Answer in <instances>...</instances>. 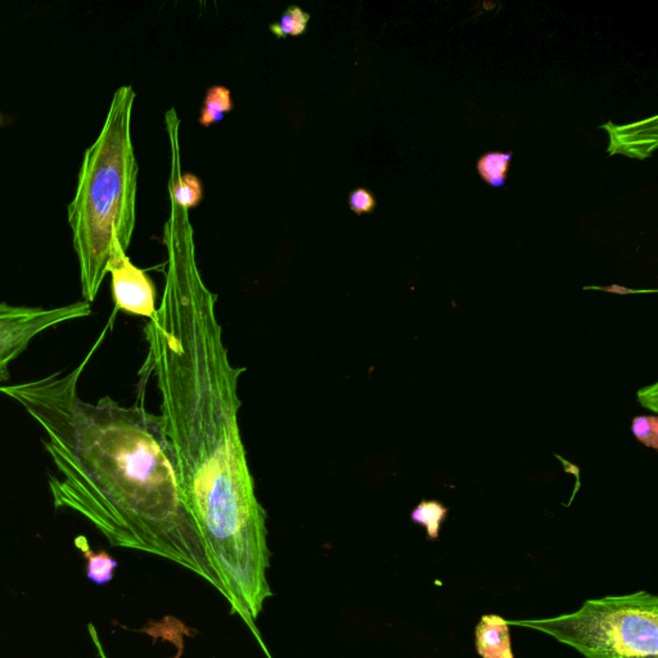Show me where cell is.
<instances>
[{"label": "cell", "instance_id": "cell-3", "mask_svg": "<svg viewBox=\"0 0 658 658\" xmlns=\"http://www.w3.org/2000/svg\"><path fill=\"white\" fill-rule=\"evenodd\" d=\"M135 94L117 89L103 128L85 151L75 197L67 207L85 301L97 299L107 276L113 242L128 251L137 222L138 162L132 139Z\"/></svg>", "mask_w": 658, "mask_h": 658}, {"label": "cell", "instance_id": "cell-9", "mask_svg": "<svg viewBox=\"0 0 658 658\" xmlns=\"http://www.w3.org/2000/svg\"><path fill=\"white\" fill-rule=\"evenodd\" d=\"M77 548L82 551L86 559V576L91 582L104 585L113 579L117 567V561L111 557L107 552H93L89 548L86 537L79 536L75 540Z\"/></svg>", "mask_w": 658, "mask_h": 658}, {"label": "cell", "instance_id": "cell-4", "mask_svg": "<svg viewBox=\"0 0 658 658\" xmlns=\"http://www.w3.org/2000/svg\"><path fill=\"white\" fill-rule=\"evenodd\" d=\"M506 623L545 633L585 658H658V599L647 592L590 599L553 619Z\"/></svg>", "mask_w": 658, "mask_h": 658}, {"label": "cell", "instance_id": "cell-10", "mask_svg": "<svg viewBox=\"0 0 658 658\" xmlns=\"http://www.w3.org/2000/svg\"><path fill=\"white\" fill-rule=\"evenodd\" d=\"M233 108L234 103L230 89L222 85L211 86L207 89L199 123L205 128H209L215 123L221 122L225 113H231Z\"/></svg>", "mask_w": 658, "mask_h": 658}, {"label": "cell", "instance_id": "cell-8", "mask_svg": "<svg viewBox=\"0 0 658 658\" xmlns=\"http://www.w3.org/2000/svg\"><path fill=\"white\" fill-rule=\"evenodd\" d=\"M476 645L483 658H515L508 623L497 614L483 616L476 629Z\"/></svg>", "mask_w": 658, "mask_h": 658}, {"label": "cell", "instance_id": "cell-14", "mask_svg": "<svg viewBox=\"0 0 658 658\" xmlns=\"http://www.w3.org/2000/svg\"><path fill=\"white\" fill-rule=\"evenodd\" d=\"M633 435L636 440L645 447L658 450V419L657 417H636L632 425Z\"/></svg>", "mask_w": 658, "mask_h": 658}, {"label": "cell", "instance_id": "cell-15", "mask_svg": "<svg viewBox=\"0 0 658 658\" xmlns=\"http://www.w3.org/2000/svg\"><path fill=\"white\" fill-rule=\"evenodd\" d=\"M349 206L352 212L360 216L375 211L377 201L372 192L366 188H358V190L352 191L349 196Z\"/></svg>", "mask_w": 658, "mask_h": 658}, {"label": "cell", "instance_id": "cell-16", "mask_svg": "<svg viewBox=\"0 0 658 658\" xmlns=\"http://www.w3.org/2000/svg\"><path fill=\"white\" fill-rule=\"evenodd\" d=\"M592 289L599 290V291L617 293V295H634V293L656 292V290H653V291H636V290L626 289V287L617 286V284H613V286L608 287H588V290Z\"/></svg>", "mask_w": 658, "mask_h": 658}, {"label": "cell", "instance_id": "cell-2", "mask_svg": "<svg viewBox=\"0 0 658 658\" xmlns=\"http://www.w3.org/2000/svg\"><path fill=\"white\" fill-rule=\"evenodd\" d=\"M100 341L73 372L0 386L44 431L57 468L48 478L54 505L82 515L111 545L169 559L221 593L176 484L162 418L110 397L80 398L77 382Z\"/></svg>", "mask_w": 658, "mask_h": 658}, {"label": "cell", "instance_id": "cell-7", "mask_svg": "<svg viewBox=\"0 0 658 658\" xmlns=\"http://www.w3.org/2000/svg\"><path fill=\"white\" fill-rule=\"evenodd\" d=\"M601 129L610 135L608 156L619 153L632 159L644 160L651 157L657 148V116L624 126H616L610 122L602 125Z\"/></svg>", "mask_w": 658, "mask_h": 658}, {"label": "cell", "instance_id": "cell-11", "mask_svg": "<svg viewBox=\"0 0 658 658\" xmlns=\"http://www.w3.org/2000/svg\"><path fill=\"white\" fill-rule=\"evenodd\" d=\"M512 152H487L478 159L477 172L485 183L490 187L500 188L506 184L511 169Z\"/></svg>", "mask_w": 658, "mask_h": 658}, {"label": "cell", "instance_id": "cell-12", "mask_svg": "<svg viewBox=\"0 0 658 658\" xmlns=\"http://www.w3.org/2000/svg\"><path fill=\"white\" fill-rule=\"evenodd\" d=\"M447 508L437 500H423L414 508L410 518L414 524L422 525L427 530L429 540L437 539L440 527L447 518Z\"/></svg>", "mask_w": 658, "mask_h": 658}, {"label": "cell", "instance_id": "cell-5", "mask_svg": "<svg viewBox=\"0 0 658 658\" xmlns=\"http://www.w3.org/2000/svg\"><path fill=\"white\" fill-rule=\"evenodd\" d=\"M92 315L89 302L66 307H17L0 302V385L11 378L9 366L45 330Z\"/></svg>", "mask_w": 658, "mask_h": 658}, {"label": "cell", "instance_id": "cell-13", "mask_svg": "<svg viewBox=\"0 0 658 658\" xmlns=\"http://www.w3.org/2000/svg\"><path fill=\"white\" fill-rule=\"evenodd\" d=\"M310 21V15L298 5H291L286 9V12L280 17V23L271 24L269 26L271 33L277 38H287V36L302 35L308 29V24Z\"/></svg>", "mask_w": 658, "mask_h": 658}, {"label": "cell", "instance_id": "cell-6", "mask_svg": "<svg viewBox=\"0 0 658 658\" xmlns=\"http://www.w3.org/2000/svg\"><path fill=\"white\" fill-rule=\"evenodd\" d=\"M107 273L113 278L116 310L152 319L156 314V286L146 271L133 264L119 241L113 242Z\"/></svg>", "mask_w": 658, "mask_h": 658}, {"label": "cell", "instance_id": "cell-1", "mask_svg": "<svg viewBox=\"0 0 658 658\" xmlns=\"http://www.w3.org/2000/svg\"><path fill=\"white\" fill-rule=\"evenodd\" d=\"M163 243L165 287L144 329L146 368L162 397L160 418L176 484L221 595L259 639L255 620L273 592L267 512L256 496L238 423V382L246 368L230 359L216 315L218 296L201 276L187 211H170Z\"/></svg>", "mask_w": 658, "mask_h": 658}]
</instances>
